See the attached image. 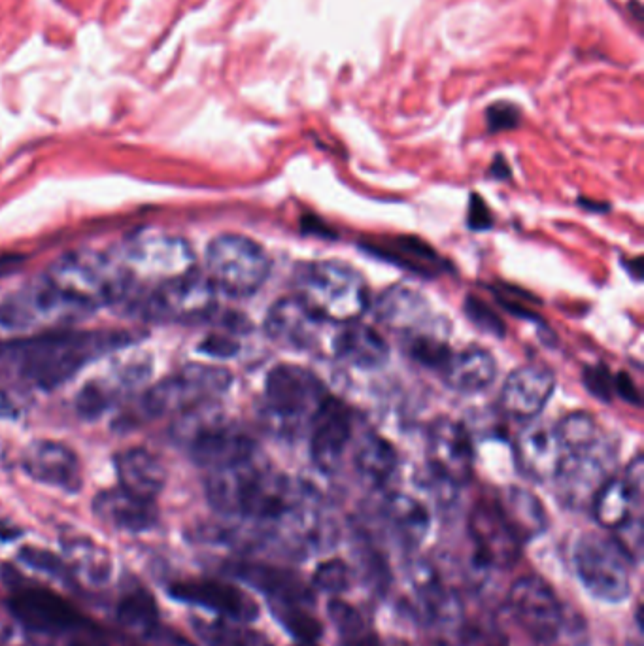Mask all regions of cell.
<instances>
[{"mask_svg": "<svg viewBox=\"0 0 644 646\" xmlns=\"http://www.w3.org/2000/svg\"><path fill=\"white\" fill-rule=\"evenodd\" d=\"M133 342L127 331H51L0 344V374L33 390L50 391L85 365Z\"/></svg>", "mask_w": 644, "mask_h": 646, "instance_id": "6da1fadb", "label": "cell"}, {"mask_svg": "<svg viewBox=\"0 0 644 646\" xmlns=\"http://www.w3.org/2000/svg\"><path fill=\"white\" fill-rule=\"evenodd\" d=\"M295 297L327 323L357 322L369 308V289L359 272L339 261H312L295 271Z\"/></svg>", "mask_w": 644, "mask_h": 646, "instance_id": "7a4b0ae2", "label": "cell"}, {"mask_svg": "<svg viewBox=\"0 0 644 646\" xmlns=\"http://www.w3.org/2000/svg\"><path fill=\"white\" fill-rule=\"evenodd\" d=\"M44 280L70 303L91 310L121 301L131 288L133 276L118 259L80 250L59 257Z\"/></svg>", "mask_w": 644, "mask_h": 646, "instance_id": "3957f363", "label": "cell"}, {"mask_svg": "<svg viewBox=\"0 0 644 646\" xmlns=\"http://www.w3.org/2000/svg\"><path fill=\"white\" fill-rule=\"evenodd\" d=\"M233 376L220 367L187 365L144 393L142 408L152 418L186 416L231 388Z\"/></svg>", "mask_w": 644, "mask_h": 646, "instance_id": "277c9868", "label": "cell"}, {"mask_svg": "<svg viewBox=\"0 0 644 646\" xmlns=\"http://www.w3.org/2000/svg\"><path fill=\"white\" fill-rule=\"evenodd\" d=\"M206 269L218 291L231 297H250L267 282L271 261L252 238L221 235L208 246Z\"/></svg>", "mask_w": 644, "mask_h": 646, "instance_id": "5b68a950", "label": "cell"}, {"mask_svg": "<svg viewBox=\"0 0 644 646\" xmlns=\"http://www.w3.org/2000/svg\"><path fill=\"white\" fill-rule=\"evenodd\" d=\"M327 397L322 380L299 365H278L265 380V410L280 431L310 424Z\"/></svg>", "mask_w": 644, "mask_h": 646, "instance_id": "8992f818", "label": "cell"}, {"mask_svg": "<svg viewBox=\"0 0 644 646\" xmlns=\"http://www.w3.org/2000/svg\"><path fill=\"white\" fill-rule=\"evenodd\" d=\"M575 563L578 577L597 599L618 603L628 597L631 560L614 537L599 533L584 535L575 550Z\"/></svg>", "mask_w": 644, "mask_h": 646, "instance_id": "52a82bcc", "label": "cell"}, {"mask_svg": "<svg viewBox=\"0 0 644 646\" xmlns=\"http://www.w3.org/2000/svg\"><path fill=\"white\" fill-rule=\"evenodd\" d=\"M218 289L197 269L169 278L153 289L144 303V314L153 322L195 323L216 310Z\"/></svg>", "mask_w": 644, "mask_h": 646, "instance_id": "ba28073f", "label": "cell"}, {"mask_svg": "<svg viewBox=\"0 0 644 646\" xmlns=\"http://www.w3.org/2000/svg\"><path fill=\"white\" fill-rule=\"evenodd\" d=\"M614 446L605 437L588 448L567 452L554 476L558 499L573 510L592 509L597 493L612 476Z\"/></svg>", "mask_w": 644, "mask_h": 646, "instance_id": "9c48e42d", "label": "cell"}, {"mask_svg": "<svg viewBox=\"0 0 644 646\" xmlns=\"http://www.w3.org/2000/svg\"><path fill=\"white\" fill-rule=\"evenodd\" d=\"M121 263L131 276L157 278L161 282L195 269V255L184 238L167 233L140 231L125 240ZM159 282V284H161Z\"/></svg>", "mask_w": 644, "mask_h": 646, "instance_id": "30bf717a", "label": "cell"}, {"mask_svg": "<svg viewBox=\"0 0 644 646\" xmlns=\"http://www.w3.org/2000/svg\"><path fill=\"white\" fill-rule=\"evenodd\" d=\"M8 607L17 622L33 633L70 635L91 628V622L68 599L42 586L17 588Z\"/></svg>", "mask_w": 644, "mask_h": 646, "instance_id": "8fae6325", "label": "cell"}, {"mask_svg": "<svg viewBox=\"0 0 644 646\" xmlns=\"http://www.w3.org/2000/svg\"><path fill=\"white\" fill-rule=\"evenodd\" d=\"M510 612L518 624L541 645L561 628L567 611L543 578L524 577L510 588Z\"/></svg>", "mask_w": 644, "mask_h": 646, "instance_id": "7c38bea8", "label": "cell"}, {"mask_svg": "<svg viewBox=\"0 0 644 646\" xmlns=\"http://www.w3.org/2000/svg\"><path fill=\"white\" fill-rule=\"evenodd\" d=\"M427 461L439 480L448 486H463L473 475V442L463 425L441 418L437 420L427 441Z\"/></svg>", "mask_w": 644, "mask_h": 646, "instance_id": "4fadbf2b", "label": "cell"}, {"mask_svg": "<svg viewBox=\"0 0 644 646\" xmlns=\"http://www.w3.org/2000/svg\"><path fill=\"white\" fill-rule=\"evenodd\" d=\"M187 448L191 459L208 471L257 454L254 441L244 431L220 420H201L187 431Z\"/></svg>", "mask_w": 644, "mask_h": 646, "instance_id": "5bb4252c", "label": "cell"}, {"mask_svg": "<svg viewBox=\"0 0 644 646\" xmlns=\"http://www.w3.org/2000/svg\"><path fill=\"white\" fill-rule=\"evenodd\" d=\"M310 427V458L314 465L325 475L337 473L346 446L352 441V412L339 399L327 397L310 420Z\"/></svg>", "mask_w": 644, "mask_h": 646, "instance_id": "9a60e30c", "label": "cell"}, {"mask_svg": "<svg viewBox=\"0 0 644 646\" xmlns=\"http://www.w3.org/2000/svg\"><path fill=\"white\" fill-rule=\"evenodd\" d=\"M169 594L189 605L216 612L235 622L255 620L259 609L254 599L237 586L216 578H187L170 584Z\"/></svg>", "mask_w": 644, "mask_h": 646, "instance_id": "2e32d148", "label": "cell"}, {"mask_svg": "<svg viewBox=\"0 0 644 646\" xmlns=\"http://www.w3.org/2000/svg\"><path fill=\"white\" fill-rule=\"evenodd\" d=\"M469 533L475 544L476 561L482 567L507 569L518 560L522 543L510 531L495 501L476 505L469 520Z\"/></svg>", "mask_w": 644, "mask_h": 646, "instance_id": "e0dca14e", "label": "cell"}, {"mask_svg": "<svg viewBox=\"0 0 644 646\" xmlns=\"http://www.w3.org/2000/svg\"><path fill=\"white\" fill-rule=\"evenodd\" d=\"M21 467L27 475L65 492L82 488V465L67 444L34 441L21 454Z\"/></svg>", "mask_w": 644, "mask_h": 646, "instance_id": "ac0fdd59", "label": "cell"}, {"mask_svg": "<svg viewBox=\"0 0 644 646\" xmlns=\"http://www.w3.org/2000/svg\"><path fill=\"white\" fill-rule=\"evenodd\" d=\"M322 318H318L308 306L293 297L280 299L271 306L265 318V331L269 339L280 346L297 348V350H312L322 342Z\"/></svg>", "mask_w": 644, "mask_h": 646, "instance_id": "d6986e66", "label": "cell"}, {"mask_svg": "<svg viewBox=\"0 0 644 646\" xmlns=\"http://www.w3.org/2000/svg\"><path fill=\"white\" fill-rule=\"evenodd\" d=\"M150 374V363L146 359L123 361L114 365L110 373H104L87 382L76 397V408L82 416H101L106 408L116 405L125 395L136 390Z\"/></svg>", "mask_w": 644, "mask_h": 646, "instance_id": "ffe728a7", "label": "cell"}, {"mask_svg": "<svg viewBox=\"0 0 644 646\" xmlns=\"http://www.w3.org/2000/svg\"><path fill=\"white\" fill-rule=\"evenodd\" d=\"M563 458L565 448L556 425H529L516 441V463L520 471L531 480H554Z\"/></svg>", "mask_w": 644, "mask_h": 646, "instance_id": "44dd1931", "label": "cell"}, {"mask_svg": "<svg viewBox=\"0 0 644 646\" xmlns=\"http://www.w3.org/2000/svg\"><path fill=\"white\" fill-rule=\"evenodd\" d=\"M643 492V459L637 458L624 476H611L597 493L592 509L597 522L607 529H618L635 518Z\"/></svg>", "mask_w": 644, "mask_h": 646, "instance_id": "7402d4cb", "label": "cell"}, {"mask_svg": "<svg viewBox=\"0 0 644 646\" xmlns=\"http://www.w3.org/2000/svg\"><path fill=\"white\" fill-rule=\"evenodd\" d=\"M554 388L556 378L546 367H520L510 374L501 390V407L514 418H535L546 407Z\"/></svg>", "mask_w": 644, "mask_h": 646, "instance_id": "603a6c76", "label": "cell"}, {"mask_svg": "<svg viewBox=\"0 0 644 646\" xmlns=\"http://www.w3.org/2000/svg\"><path fill=\"white\" fill-rule=\"evenodd\" d=\"M374 314L378 322L384 323L388 329L403 335L405 339L431 331V310L424 297L407 288V286H393L386 289L374 305Z\"/></svg>", "mask_w": 644, "mask_h": 646, "instance_id": "cb8c5ba5", "label": "cell"}, {"mask_svg": "<svg viewBox=\"0 0 644 646\" xmlns=\"http://www.w3.org/2000/svg\"><path fill=\"white\" fill-rule=\"evenodd\" d=\"M231 571V575L267 595L271 603L310 605L312 601V592L303 582V578L297 577L288 569L257 561H237L231 565Z\"/></svg>", "mask_w": 644, "mask_h": 646, "instance_id": "d4e9b609", "label": "cell"}, {"mask_svg": "<svg viewBox=\"0 0 644 646\" xmlns=\"http://www.w3.org/2000/svg\"><path fill=\"white\" fill-rule=\"evenodd\" d=\"M93 510L104 524L133 533L152 529L157 522L155 503L123 490L121 486L118 490L99 493Z\"/></svg>", "mask_w": 644, "mask_h": 646, "instance_id": "484cf974", "label": "cell"}, {"mask_svg": "<svg viewBox=\"0 0 644 646\" xmlns=\"http://www.w3.org/2000/svg\"><path fill=\"white\" fill-rule=\"evenodd\" d=\"M331 348L335 356L359 369H378L390 357V348L382 335L359 320L344 323L342 331L331 340Z\"/></svg>", "mask_w": 644, "mask_h": 646, "instance_id": "4316f807", "label": "cell"}, {"mask_svg": "<svg viewBox=\"0 0 644 646\" xmlns=\"http://www.w3.org/2000/svg\"><path fill=\"white\" fill-rule=\"evenodd\" d=\"M121 488L142 499L153 501L167 482V471L159 458L144 448H131L116 459Z\"/></svg>", "mask_w": 644, "mask_h": 646, "instance_id": "83f0119b", "label": "cell"}, {"mask_svg": "<svg viewBox=\"0 0 644 646\" xmlns=\"http://www.w3.org/2000/svg\"><path fill=\"white\" fill-rule=\"evenodd\" d=\"M412 586L416 594L418 611L431 624L452 622L458 614L456 595L448 590L442 578L429 563H416L412 567Z\"/></svg>", "mask_w": 644, "mask_h": 646, "instance_id": "f1b7e54d", "label": "cell"}, {"mask_svg": "<svg viewBox=\"0 0 644 646\" xmlns=\"http://www.w3.org/2000/svg\"><path fill=\"white\" fill-rule=\"evenodd\" d=\"M495 503L503 520L520 543L524 544L539 537L546 529V510L533 493L522 488H507L497 497Z\"/></svg>", "mask_w": 644, "mask_h": 646, "instance_id": "f546056e", "label": "cell"}, {"mask_svg": "<svg viewBox=\"0 0 644 646\" xmlns=\"http://www.w3.org/2000/svg\"><path fill=\"white\" fill-rule=\"evenodd\" d=\"M446 384L459 393H478L490 388L495 378V361L493 357L478 348L469 346L459 354L448 357L442 367Z\"/></svg>", "mask_w": 644, "mask_h": 646, "instance_id": "4dcf8cb0", "label": "cell"}, {"mask_svg": "<svg viewBox=\"0 0 644 646\" xmlns=\"http://www.w3.org/2000/svg\"><path fill=\"white\" fill-rule=\"evenodd\" d=\"M384 520L393 537L407 548H416L422 543L431 526V518L424 503L407 493L388 495L384 503Z\"/></svg>", "mask_w": 644, "mask_h": 646, "instance_id": "1f68e13d", "label": "cell"}, {"mask_svg": "<svg viewBox=\"0 0 644 646\" xmlns=\"http://www.w3.org/2000/svg\"><path fill=\"white\" fill-rule=\"evenodd\" d=\"M357 475L361 476L369 486L380 488L390 482L391 476L397 471L399 456L390 442L380 435L369 433L357 444L356 458Z\"/></svg>", "mask_w": 644, "mask_h": 646, "instance_id": "d6a6232c", "label": "cell"}, {"mask_svg": "<svg viewBox=\"0 0 644 646\" xmlns=\"http://www.w3.org/2000/svg\"><path fill=\"white\" fill-rule=\"evenodd\" d=\"M119 622L142 637H150L159 622V609L153 595L144 588H135L123 595L118 605Z\"/></svg>", "mask_w": 644, "mask_h": 646, "instance_id": "836d02e7", "label": "cell"}, {"mask_svg": "<svg viewBox=\"0 0 644 646\" xmlns=\"http://www.w3.org/2000/svg\"><path fill=\"white\" fill-rule=\"evenodd\" d=\"M195 629L208 646H265L263 639L254 631L238 626L235 620H212L195 622Z\"/></svg>", "mask_w": 644, "mask_h": 646, "instance_id": "e575fe53", "label": "cell"}, {"mask_svg": "<svg viewBox=\"0 0 644 646\" xmlns=\"http://www.w3.org/2000/svg\"><path fill=\"white\" fill-rule=\"evenodd\" d=\"M274 616L299 643L318 641L322 637L320 620L308 612L305 603H271Z\"/></svg>", "mask_w": 644, "mask_h": 646, "instance_id": "d590c367", "label": "cell"}, {"mask_svg": "<svg viewBox=\"0 0 644 646\" xmlns=\"http://www.w3.org/2000/svg\"><path fill=\"white\" fill-rule=\"evenodd\" d=\"M556 431L563 442L565 454L573 452V450L588 448L603 439L599 425L586 412H575V414L565 416L560 424L556 425Z\"/></svg>", "mask_w": 644, "mask_h": 646, "instance_id": "8d00e7d4", "label": "cell"}, {"mask_svg": "<svg viewBox=\"0 0 644 646\" xmlns=\"http://www.w3.org/2000/svg\"><path fill=\"white\" fill-rule=\"evenodd\" d=\"M68 569L70 573H82L91 582H102L108 573V558L97 546L89 541H72L67 544Z\"/></svg>", "mask_w": 644, "mask_h": 646, "instance_id": "74e56055", "label": "cell"}, {"mask_svg": "<svg viewBox=\"0 0 644 646\" xmlns=\"http://www.w3.org/2000/svg\"><path fill=\"white\" fill-rule=\"evenodd\" d=\"M352 584L350 567L340 560L325 561L314 575V586L329 594H342Z\"/></svg>", "mask_w": 644, "mask_h": 646, "instance_id": "f35d334b", "label": "cell"}, {"mask_svg": "<svg viewBox=\"0 0 644 646\" xmlns=\"http://www.w3.org/2000/svg\"><path fill=\"white\" fill-rule=\"evenodd\" d=\"M537 646H586V628L580 616L567 611L561 628L541 645Z\"/></svg>", "mask_w": 644, "mask_h": 646, "instance_id": "ab89813d", "label": "cell"}, {"mask_svg": "<svg viewBox=\"0 0 644 646\" xmlns=\"http://www.w3.org/2000/svg\"><path fill=\"white\" fill-rule=\"evenodd\" d=\"M19 558L25 561L29 567H34L38 571H46L50 573L53 577H68L70 569H68L67 563L57 558L55 554L51 552H46V550H40V548H23Z\"/></svg>", "mask_w": 644, "mask_h": 646, "instance_id": "60d3db41", "label": "cell"}, {"mask_svg": "<svg viewBox=\"0 0 644 646\" xmlns=\"http://www.w3.org/2000/svg\"><path fill=\"white\" fill-rule=\"evenodd\" d=\"M520 108L512 102H495L486 110V121L492 133L514 129L520 125Z\"/></svg>", "mask_w": 644, "mask_h": 646, "instance_id": "b9f144b4", "label": "cell"}, {"mask_svg": "<svg viewBox=\"0 0 644 646\" xmlns=\"http://www.w3.org/2000/svg\"><path fill=\"white\" fill-rule=\"evenodd\" d=\"M329 616H331V622L335 624V628L339 629L340 635L367 626L363 622L361 614L352 605H348L344 601H339V599L331 601V605H329Z\"/></svg>", "mask_w": 644, "mask_h": 646, "instance_id": "7bdbcfd3", "label": "cell"}, {"mask_svg": "<svg viewBox=\"0 0 644 646\" xmlns=\"http://www.w3.org/2000/svg\"><path fill=\"white\" fill-rule=\"evenodd\" d=\"M463 646H507V639L495 626L480 624L465 631Z\"/></svg>", "mask_w": 644, "mask_h": 646, "instance_id": "ee69618b", "label": "cell"}, {"mask_svg": "<svg viewBox=\"0 0 644 646\" xmlns=\"http://www.w3.org/2000/svg\"><path fill=\"white\" fill-rule=\"evenodd\" d=\"M148 639L157 646H195L180 631L161 626V624L153 629V633Z\"/></svg>", "mask_w": 644, "mask_h": 646, "instance_id": "f6af8a7d", "label": "cell"}, {"mask_svg": "<svg viewBox=\"0 0 644 646\" xmlns=\"http://www.w3.org/2000/svg\"><path fill=\"white\" fill-rule=\"evenodd\" d=\"M201 350L208 356L231 357L238 352V344L227 337H208L201 344Z\"/></svg>", "mask_w": 644, "mask_h": 646, "instance_id": "bcb514c9", "label": "cell"}, {"mask_svg": "<svg viewBox=\"0 0 644 646\" xmlns=\"http://www.w3.org/2000/svg\"><path fill=\"white\" fill-rule=\"evenodd\" d=\"M340 646H382L378 635L367 626L340 635Z\"/></svg>", "mask_w": 644, "mask_h": 646, "instance_id": "7dc6e473", "label": "cell"}, {"mask_svg": "<svg viewBox=\"0 0 644 646\" xmlns=\"http://www.w3.org/2000/svg\"><path fill=\"white\" fill-rule=\"evenodd\" d=\"M63 646H110L108 641L102 639L101 633H95L91 628L80 629L76 633H70L67 643Z\"/></svg>", "mask_w": 644, "mask_h": 646, "instance_id": "c3c4849f", "label": "cell"}, {"mask_svg": "<svg viewBox=\"0 0 644 646\" xmlns=\"http://www.w3.org/2000/svg\"><path fill=\"white\" fill-rule=\"evenodd\" d=\"M23 257L21 255H2L0 257V276L4 274H10V272L16 271L19 269L23 263Z\"/></svg>", "mask_w": 644, "mask_h": 646, "instance_id": "681fc988", "label": "cell"}, {"mask_svg": "<svg viewBox=\"0 0 644 646\" xmlns=\"http://www.w3.org/2000/svg\"><path fill=\"white\" fill-rule=\"evenodd\" d=\"M19 537V529L10 524L4 516H0V541H14Z\"/></svg>", "mask_w": 644, "mask_h": 646, "instance_id": "f907efd6", "label": "cell"}, {"mask_svg": "<svg viewBox=\"0 0 644 646\" xmlns=\"http://www.w3.org/2000/svg\"><path fill=\"white\" fill-rule=\"evenodd\" d=\"M297 646H318L316 645V641H306V643H299Z\"/></svg>", "mask_w": 644, "mask_h": 646, "instance_id": "816d5d0a", "label": "cell"}, {"mask_svg": "<svg viewBox=\"0 0 644 646\" xmlns=\"http://www.w3.org/2000/svg\"><path fill=\"white\" fill-rule=\"evenodd\" d=\"M431 646H450V645H446V643H441V641H437V643H433V645Z\"/></svg>", "mask_w": 644, "mask_h": 646, "instance_id": "f5cc1de1", "label": "cell"}]
</instances>
